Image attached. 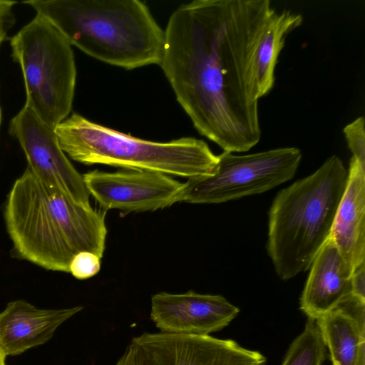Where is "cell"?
I'll use <instances>...</instances> for the list:
<instances>
[{
	"instance_id": "1",
	"label": "cell",
	"mask_w": 365,
	"mask_h": 365,
	"mask_svg": "<svg viewBox=\"0 0 365 365\" xmlns=\"http://www.w3.org/2000/svg\"><path fill=\"white\" fill-rule=\"evenodd\" d=\"M275 11L269 0H194L164 30L159 66L198 133L225 152L260 140L256 52Z\"/></svg>"
},
{
	"instance_id": "2",
	"label": "cell",
	"mask_w": 365,
	"mask_h": 365,
	"mask_svg": "<svg viewBox=\"0 0 365 365\" xmlns=\"http://www.w3.org/2000/svg\"><path fill=\"white\" fill-rule=\"evenodd\" d=\"M4 216L15 254L46 269L69 272L81 252L103 257L105 212L75 202L28 167L7 195Z\"/></svg>"
},
{
	"instance_id": "3",
	"label": "cell",
	"mask_w": 365,
	"mask_h": 365,
	"mask_svg": "<svg viewBox=\"0 0 365 365\" xmlns=\"http://www.w3.org/2000/svg\"><path fill=\"white\" fill-rule=\"evenodd\" d=\"M71 45L126 70L160 65L165 31L139 0H28Z\"/></svg>"
},
{
	"instance_id": "4",
	"label": "cell",
	"mask_w": 365,
	"mask_h": 365,
	"mask_svg": "<svg viewBox=\"0 0 365 365\" xmlns=\"http://www.w3.org/2000/svg\"><path fill=\"white\" fill-rule=\"evenodd\" d=\"M347 178L343 162L333 155L276 195L269 211L267 250L280 279L309 269L330 237Z\"/></svg>"
},
{
	"instance_id": "5",
	"label": "cell",
	"mask_w": 365,
	"mask_h": 365,
	"mask_svg": "<svg viewBox=\"0 0 365 365\" xmlns=\"http://www.w3.org/2000/svg\"><path fill=\"white\" fill-rule=\"evenodd\" d=\"M61 150L84 165L101 164L194 178L211 175L218 155L202 140L154 142L123 133L73 113L54 128Z\"/></svg>"
},
{
	"instance_id": "6",
	"label": "cell",
	"mask_w": 365,
	"mask_h": 365,
	"mask_svg": "<svg viewBox=\"0 0 365 365\" xmlns=\"http://www.w3.org/2000/svg\"><path fill=\"white\" fill-rule=\"evenodd\" d=\"M9 41L24 78L25 106L54 128L72 109L76 68L71 45L37 14Z\"/></svg>"
},
{
	"instance_id": "7",
	"label": "cell",
	"mask_w": 365,
	"mask_h": 365,
	"mask_svg": "<svg viewBox=\"0 0 365 365\" xmlns=\"http://www.w3.org/2000/svg\"><path fill=\"white\" fill-rule=\"evenodd\" d=\"M301 160V150L295 147L247 155L224 151L211 175L184 182L181 202L215 204L264 192L291 180Z\"/></svg>"
},
{
	"instance_id": "8",
	"label": "cell",
	"mask_w": 365,
	"mask_h": 365,
	"mask_svg": "<svg viewBox=\"0 0 365 365\" xmlns=\"http://www.w3.org/2000/svg\"><path fill=\"white\" fill-rule=\"evenodd\" d=\"M135 365H265L259 351L210 335L144 332L133 337Z\"/></svg>"
},
{
	"instance_id": "9",
	"label": "cell",
	"mask_w": 365,
	"mask_h": 365,
	"mask_svg": "<svg viewBox=\"0 0 365 365\" xmlns=\"http://www.w3.org/2000/svg\"><path fill=\"white\" fill-rule=\"evenodd\" d=\"M83 178L89 195L106 210L143 212L182 202L184 183L160 172L95 170L83 174Z\"/></svg>"
},
{
	"instance_id": "10",
	"label": "cell",
	"mask_w": 365,
	"mask_h": 365,
	"mask_svg": "<svg viewBox=\"0 0 365 365\" xmlns=\"http://www.w3.org/2000/svg\"><path fill=\"white\" fill-rule=\"evenodd\" d=\"M9 133L19 141L27 167L40 180L78 204L91 205L83 175L60 148L54 128L24 106L11 120Z\"/></svg>"
},
{
	"instance_id": "11",
	"label": "cell",
	"mask_w": 365,
	"mask_h": 365,
	"mask_svg": "<svg viewBox=\"0 0 365 365\" xmlns=\"http://www.w3.org/2000/svg\"><path fill=\"white\" fill-rule=\"evenodd\" d=\"M239 312L222 295L161 292L151 297L150 318L160 332L206 336L228 326Z\"/></svg>"
},
{
	"instance_id": "12",
	"label": "cell",
	"mask_w": 365,
	"mask_h": 365,
	"mask_svg": "<svg viewBox=\"0 0 365 365\" xmlns=\"http://www.w3.org/2000/svg\"><path fill=\"white\" fill-rule=\"evenodd\" d=\"M300 297V309L316 320L334 310L351 294L354 269L329 237L314 257Z\"/></svg>"
},
{
	"instance_id": "13",
	"label": "cell",
	"mask_w": 365,
	"mask_h": 365,
	"mask_svg": "<svg viewBox=\"0 0 365 365\" xmlns=\"http://www.w3.org/2000/svg\"><path fill=\"white\" fill-rule=\"evenodd\" d=\"M83 309L82 306L38 309L23 299L10 302L0 312V347L7 356L42 345L63 323Z\"/></svg>"
},
{
	"instance_id": "14",
	"label": "cell",
	"mask_w": 365,
	"mask_h": 365,
	"mask_svg": "<svg viewBox=\"0 0 365 365\" xmlns=\"http://www.w3.org/2000/svg\"><path fill=\"white\" fill-rule=\"evenodd\" d=\"M329 237L354 269L365 264V168L353 157Z\"/></svg>"
},
{
	"instance_id": "15",
	"label": "cell",
	"mask_w": 365,
	"mask_h": 365,
	"mask_svg": "<svg viewBox=\"0 0 365 365\" xmlns=\"http://www.w3.org/2000/svg\"><path fill=\"white\" fill-rule=\"evenodd\" d=\"M316 323L333 365H365V302L353 295Z\"/></svg>"
},
{
	"instance_id": "16",
	"label": "cell",
	"mask_w": 365,
	"mask_h": 365,
	"mask_svg": "<svg viewBox=\"0 0 365 365\" xmlns=\"http://www.w3.org/2000/svg\"><path fill=\"white\" fill-rule=\"evenodd\" d=\"M303 17L289 9L277 10L267 23L258 44L255 73L258 98L267 95L274 85V70L288 34L302 25Z\"/></svg>"
},
{
	"instance_id": "17",
	"label": "cell",
	"mask_w": 365,
	"mask_h": 365,
	"mask_svg": "<svg viewBox=\"0 0 365 365\" xmlns=\"http://www.w3.org/2000/svg\"><path fill=\"white\" fill-rule=\"evenodd\" d=\"M327 353L316 321L308 318L303 331L290 344L282 365H322Z\"/></svg>"
},
{
	"instance_id": "18",
	"label": "cell",
	"mask_w": 365,
	"mask_h": 365,
	"mask_svg": "<svg viewBox=\"0 0 365 365\" xmlns=\"http://www.w3.org/2000/svg\"><path fill=\"white\" fill-rule=\"evenodd\" d=\"M364 118L360 116L346 125L343 132L348 146L354 158L365 168Z\"/></svg>"
},
{
	"instance_id": "19",
	"label": "cell",
	"mask_w": 365,
	"mask_h": 365,
	"mask_svg": "<svg viewBox=\"0 0 365 365\" xmlns=\"http://www.w3.org/2000/svg\"><path fill=\"white\" fill-rule=\"evenodd\" d=\"M101 257L91 252H81L74 255L69 265V272L78 279H86L97 274L101 269Z\"/></svg>"
},
{
	"instance_id": "20",
	"label": "cell",
	"mask_w": 365,
	"mask_h": 365,
	"mask_svg": "<svg viewBox=\"0 0 365 365\" xmlns=\"http://www.w3.org/2000/svg\"><path fill=\"white\" fill-rule=\"evenodd\" d=\"M17 1L0 0V46L7 39L9 31L16 23L14 7Z\"/></svg>"
},
{
	"instance_id": "21",
	"label": "cell",
	"mask_w": 365,
	"mask_h": 365,
	"mask_svg": "<svg viewBox=\"0 0 365 365\" xmlns=\"http://www.w3.org/2000/svg\"><path fill=\"white\" fill-rule=\"evenodd\" d=\"M351 294L365 302V264L354 269L351 277Z\"/></svg>"
},
{
	"instance_id": "22",
	"label": "cell",
	"mask_w": 365,
	"mask_h": 365,
	"mask_svg": "<svg viewBox=\"0 0 365 365\" xmlns=\"http://www.w3.org/2000/svg\"><path fill=\"white\" fill-rule=\"evenodd\" d=\"M114 365H135L133 354L130 346H128L122 356L118 359Z\"/></svg>"
},
{
	"instance_id": "23",
	"label": "cell",
	"mask_w": 365,
	"mask_h": 365,
	"mask_svg": "<svg viewBox=\"0 0 365 365\" xmlns=\"http://www.w3.org/2000/svg\"><path fill=\"white\" fill-rule=\"evenodd\" d=\"M6 356L0 347V365H6Z\"/></svg>"
},
{
	"instance_id": "24",
	"label": "cell",
	"mask_w": 365,
	"mask_h": 365,
	"mask_svg": "<svg viewBox=\"0 0 365 365\" xmlns=\"http://www.w3.org/2000/svg\"><path fill=\"white\" fill-rule=\"evenodd\" d=\"M1 108L0 106V125H1Z\"/></svg>"
}]
</instances>
